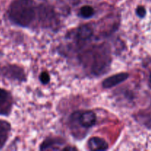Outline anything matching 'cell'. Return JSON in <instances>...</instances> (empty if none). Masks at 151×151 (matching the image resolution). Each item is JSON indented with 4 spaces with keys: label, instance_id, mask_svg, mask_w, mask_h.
Wrapping results in <instances>:
<instances>
[{
    "label": "cell",
    "instance_id": "obj_1",
    "mask_svg": "<svg viewBox=\"0 0 151 151\" xmlns=\"http://www.w3.org/2000/svg\"><path fill=\"white\" fill-rule=\"evenodd\" d=\"M35 16V5L32 0H15L7 11L8 19L20 27L29 26Z\"/></svg>",
    "mask_w": 151,
    "mask_h": 151
},
{
    "label": "cell",
    "instance_id": "obj_2",
    "mask_svg": "<svg viewBox=\"0 0 151 151\" xmlns=\"http://www.w3.org/2000/svg\"><path fill=\"white\" fill-rule=\"evenodd\" d=\"M0 78L16 81H25L26 80L23 69L13 64L0 65Z\"/></svg>",
    "mask_w": 151,
    "mask_h": 151
},
{
    "label": "cell",
    "instance_id": "obj_3",
    "mask_svg": "<svg viewBox=\"0 0 151 151\" xmlns=\"http://www.w3.org/2000/svg\"><path fill=\"white\" fill-rule=\"evenodd\" d=\"M13 97L10 91L0 88V115L8 116L13 107Z\"/></svg>",
    "mask_w": 151,
    "mask_h": 151
},
{
    "label": "cell",
    "instance_id": "obj_4",
    "mask_svg": "<svg viewBox=\"0 0 151 151\" xmlns=\"http://www.w3.org/2000/svg\"><path fill=\"white\" fill-rule=\"evenodd\" d=\"M78 120L81 126L86 128H89L94 125L97 120V116L92 111H87L82 112L78 115Z\"/></svg>",
    "mask_w": 151,
    "mask_h": 151
},
{
    "label": "cell",
    "instance_id": "obj_5",
    "mask_svg": "<svg viewBox=\"0 0 151 151\" xmlns=\"http://www.w3.org/2000/svg\"><path fill=\"white\" fill-rule=\"evenodd\" d=\"M129 77V75L125 72H122V73H118L114 75L109 77L108 78L105 79L102 83L103 88H110L112 87L115 86L116 85H119V83L125 81L127 78Z\"/></svg>",
    "mask_w": 151,
    "mask_h": 151
},
{
    "label": "cell",
    "instance_id": "obj_6",
    "mask_svg": "<svg viewBox=\"0 0 151 151\" xmlns=\"http://www.w3.org/2000/svg\"><path fill=\"white\" fill-rule=\"evenodd\" d=\"M11 125L7 121L0 119V150L4 147L10 137Z\"/></svg>",
    "mask_w": 151,
    "mask_h": 151
},
{
    "label": "cell",
    "instance_id": "obj_7",
    "mask_svg": "<svg viewBox=\"0 0 151 151\" xmlns=\"http://www.w3.org/2000/svg\"><path fill=\"white\" fill-rule=\"evenodd\" d=\"M88 147L91 150H106L109 149V145L103 139L94 137L88 140Z\"/></svg>",
    "mask_w": 151,
    "mask_h": 151
},
{
    "label": "cell",
    "instance_id": "obj_8",
    "mask_svg": "<svg viewBox=\"0 0 151 151\" xmlns=\"http://www.w3.org/2000/svg\"><path fill=\"white\" fill-rule=\"evenodd\" d=\"M63 142L57 139H47L41 145V150H60V146Z\"/></svg>",
    "mask_w": 151,
    "mask_h": 151
},
{
    "label": "cell",
    "instance_id": "obj_9",
    "mask_svg": "<svg viewBox=\"0 0 151 151\" xmlns=\"http://www.w3.org/2000/svg\"><path fill=\"white\" fill-rule=\"evenodd\" d=\"M93 35V29L88 25H82L80 27L77 32V36L81 41L89 40Z\"/></svg>",
    "mask_w": 151,
    "mask_h": 151
},
{
    "label": "cell",
    "instance_id": "obj_10",
    "mask_svg": "<svg viewBox=\"0 0 151 151\" xmlns=\"http://www.w3.org/2000/svg\"><path fill=\"white\" fill-rule=\"evenodd\" d=\"M80 16L84 19H89L92 17L94 14V10L92 7L89 5L83 6L80 10Z\"/></svg>",
    "mask_w": 151,
    "mask_h": 151
},
{
    "label": "cell",
    "instance_id": "obj_11",
    "mask_svg": "<svg viewBox=\"0 0 151 151\" xmlns=\"http://www.w3.org/2000/svg\"><path fill=\"white\" fill-rule=\"evenodd\" d=\"M39 79L40 81H41L43 84H47L50 82V77L47 72H43L40 75Z\"/></svg>",
    "mask_w": 151,
    "mask_h": 151
},
{
    "label": "cell",
    "instance_id": "obj_12",
    "mask_svg": "<svg viewBox=\"0 0 151 151\" xmlns=\"http://www.w3.org/2000/svg\"><path fill=\"white\" fill-rule=\"evenodd\" d=\"M137 15L140 18H144L146 15V10L143 6H139L136 10Z\"/></svg>",
    "mask_w": 151,
    "mask_h": 151
},
{
    "label": "cell",
    "instance_id": "obj_13",
    "mask_svg": "<svg viewBox=\"0 0 151 151\" xmlns=\"http://www.w3.org/2000/svg\"><path fill=\"white\" fill-rule=\"evenodd\" d=\"M63 150H77L75 147H64V148L62 149Z\"/></svg>",
    "mask_w": 151,
    "mask_h": 151
},
{
    "label": "cell",
    "instance_id": "obj_14",
    "mask_svg": "<svg viewBox=\"0 0 151 151\" xmlns=\"http://www.w3.org/2000/svg\"><path fill=\"white\" fill-rule=\"evenodd\" d=\"M150 82H151V75H150Z\"/></svg>",
    "mask_w": 151,
    "mask_h": 151
}]
</instances>
